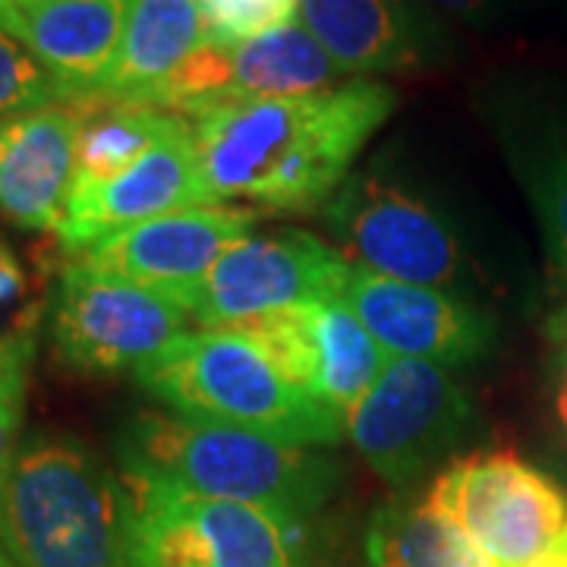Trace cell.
Instances as JSON below:
<instances>
[{
	"label": "cell",
	"instance_id": "obj_1",
	"mask_svg": "<svg viewBox=\"0 0 567 567\" xmlns=\"http://www.w3.org/2000/svg\"><path fill=\"white\" fill-rule=\"evenodd\" d=\"M394 107L388 82L350 80L312 95L203 104L183 117L212 203L312 212L334 199Z\"/></svg>",
	"mask_w": 567,
	"mask_h": 567
},
{
	"label": "cell",
	"instance_id": "obj_2",
	"mask_svg": "<svg viewBox=\"0 0 567 567\" xmlns=\"http://www.w3.org/2000/svg\"><path fill=\"white\" fill-rule=\"evenodd\" d=\"M123 483L265 507L290 524L338 492L341 466L324 451L186 416L140 413L117 439Z\"/></svg>",
	"mask_w": 567,
	"mask_h": 567
},
{
	"label": "cell",
	"instance_id": "obj_3",
	"mask_svg": "<svg viewBox=\"0 0 567 567\" xmlns=\"http://www.w3.org/2000/svg\"><path fill=\"white\" fill-rule=\"evenodd\" d=\"M0 546L17 567H133V498L80 439H25L0 483Z\"/></svg>",
	"mask_w": 567,
	"mask_h": 567
},
{
	"label": "cell",
	"instance_id": "obj_4",
	"mask_svg": "<svg viewBox=\"0 0 567 567\" xmlns=\"http://www.w3.org/2000/svg\"><path fill=\"white\" fill-rule=\"evenodd\" d=\"M136 379L186 420L234 425L297 447L338 445L347 435L341 413L290 382L275 357L237 328L186 331L142 363Z\"/></svg>",
	"mask_w": 567,
	"mask_h": 567
},
{
	"label": "cell",
	"instance_id": "obj_5",
	"mask_svg": "<svg viewBox=\"0 0 567 567\" xmlns=\"http://www.w3.org/2000/svg\"><path fill=\"white\" fill-rule=\"evenodd\" d=\"M334 249L382 278L470 297L476 252L457 208L391 162L353 171L324 205Z\"/></svg>",
	"mask_w": 567,
	"mask_h": 567
},
{
	"label": "cell",
	"instance_id": "obj_6",
	"mask_svg": "<svg viewBox=\"0 0 567 567\" xmlns=\"http://www.w3.org/2000/svg\"><path fill=\"white\" fill-rule=\"evenodd\" d=\"M476 406L464 385L435 363L391 357L375 385L347 416V435L391 486H410L464 445Z\"/></svg>",
	"mask_w": 567,
	"mask_h": 567
},
{
	"label": "cell",
	"instance_id": "obj_7",
	"mask_svg": "<svg viewBox=\"0 0 567 567\" xmlns=\"http://www.w3.org/2000/svg\"><path fill=\"white\" fill-rule=\"evenodd\" d=\"M425 498L498 567H527L567 533L565 488L514 451L454 461Z\"/></svg>",
	"mask_w": 567,
	"mask_h": 567
},
{
	"label": "cell",
	"instance_id": "obj_8",
	"mask_svg": "<svg viewBox=\"0 0 567 567\" xmlns=\"http://www.w3.org/2000/svg\"><path fill=\"white\" fill-rule=\"evenodd\" d=\"M133 567H306L297 524L265 507L130 486Z\"/></svg>",
	"mask_w": 567,
	"mask_h": 567
},
{
	"label": "cell",
	"instance_id": "obj_9",
	"mask_svg": "<svg viewBox=\"0 0 567 567\" xmlns=\"http://www.w3.org/2000/svg\"><path fill=\"white\" fill-rule=\"evenodd\" d=\"M350 268L328 240L300 227L249 234L189 290L186 309L199 328H237L341 297Z\"/></svg>",
	"mask_w": 567,
	"mask_h": 567
},
{
	"label": "cell",
	"instance_id": "obj_10",
	"mask_svg": "<svg viewBox=\"0 0 567 567\" xmlns=\"http://www.w3.org/2000/svg\"><path fill=\"white\" fill-rule=\"evenodd\" d=\"M181 297L66 262L51 297L58 360L80 372L140 369L189 328Z\"/></svg>",
	"mask_w": 567,
	"mask_h": 567
},
{
	"label": "cell",
	"instance_id": "obj_11",
	"mask_svg": "<svg viewBox=\"0 0 567 567\" xmlns=\"http://www.w3.org/2000/svg\"><path fill=\"white\" fill-rule=\"evenodd\" d=\"M480 111L527 196L548 271L567 290V85L543 73H505L483 89Z\"/></svg>",
	"mask_w": 567,
	"mask_h": 567
},
{
	"label": "cell",
	"instance_id": "obj_12",
	"mask_svg": "<svg viewBox=\"0 0 567 567\" xmlns=\"http://www.w3.org/2000/svg\"><path fill=\"white\" fill-rule=\"evenodd\" d=\"M300 22L344 76L432 73L461 58L451 20L423 0H300Z\"/></svg>",
	"mask_w": 567,
	"mask_h": 567
},
{
	"label": "cell",
	"instance_id": "obj_13",
	"mask_svg": "<svg viewBox=\"0 0 567 567\" xmlns=\"http://www.w3.org/2000/svg\"><path fill=\"white\" fill-rule=\"evenodd\" d=\"M341 297L388 357L464 369L486 360L498 341L495 316L470 297L382 278L360 265L350 268Z\"/></svg>",
	"mask_w": 567,
	"mask_h": 567
},
{
	"label": "cell",
	"instance_id": "obj_14",
	"mask_svg": "<svg viewBox=\"0 0 567 567\" xmlns=\"http://www.w3.org/2000/svg\"><path fill=\"white\" fill-rule=\"evenodd\" d=\"M341 70L312 39L300 17L275 32L240 44H212L183 63L162 92V111L186 114L193 107L237 99H290L341 85Z\"/></svg>",
	"mask_w": 567,
	"mask_h": 567
},
{
	"label": "cell",
	"instance_id": "obj_15",
	"mask_svg": "<svg viewBox=\"0 0 567 567\" xmlns=\"http://www.w3.org/2000/svg\"><path fill=\"white\" fill-rule=\"evenodd\" d=\"M237 331L256 338L290 382L344 420L391 360L344 297L275 312Z\"/></svg>",
	"mask_w": 567,
	"mask_h": 567
},
{
	"label": "cell",
	"instance_id": "obj_16",
	"mask_svg": "<svg viewBox=\"0 0 567 567\" xmlns=\"http://www.w3.org/2000/svg\"><path fill=\"white\" fill-rule=\"evenodd\" d=\"M259 224L256 208L237 205H199L162 218L117 230L95 246L70 256L95 275L152 287L186 303L189 290L203 281L208 268L221 259L237 240L252 234Z\"/></svg>",
	"mask_w": 567,
	"mask_h": 567
},
{
	"label": "cell",
	"instance_id": "obj_17",
	"mask_svg": "<svg viewBox=\"0 0 567 567\" xmlns=\"http://www.w3.org/2000/svg\"><path fill=\"white\" fill-rule=\"evenodd\" d=\"M199 205L215 203L205 189L189 121L183 117L162 142H155L140 162L130 164L114 181L73 189L58 240L66 256H76L117 230Z\"/></svg>",
	"mask_w": 567,
	"mask_h": 567
},
{
	"label": "cell",
	"instance_id": "obj_18",
	"mask_svg": "<svg viewBox=\"0 0 567 567\" xmlns=\"http://www.w3.org/2000/svg\"><path fill=\"white\" fill-rule=\"evenodd\" d=\"M80 104L0 123V215L25 230H61L76 177Z\"/></svg>",
	"mask_w": 567,
	"mask_h": 567
},
{
	"label": "cell",
	"instance_id": "obj_19",
	"mask_svg": "<svg viewBox=\"0 0 567 567\" xmlns=\"http://www.w3.org/2000/svg\"><path fill=\"white\" fill-rule=\"evenodd\" d=\"M140 0H35L20 7L25 44L73 95L95 99L121 54Z\"/></svg>",
	"mask_w": 567,
	"mask_h": 567
},
{
	"label": "cell",
	"instance_id": "obj_20",
	"mask_svg": "<svg viewBox=\"0 0 567 567\" xmlns=\"http://www.w3.org/2000/svg\"><path fill=\"white\" fill-rule=\"evenodd\" d=\"M205 41L199 0H140L114 70L95 99L158 107L167 82Z\"/></svg>",
	"mask_w": 567,
	"mask_h": 567
},
{
	"label": "cell",
	"instance_id": "obj_21",
	"mask_svg": "<svg viewBox=\"0 0 567 567\" xmlns=\"http://www.w3.org/2000/svg\"><path fill=\"white\" fill-rule=\"evenodd\" d=\"M369 567H498L464 529L420 495H398L375 507L365 527Z\"/></svg>",
	"mask_w": 567,
	"mask_h": 567
},
{
	"label": "cell",
	"instance_id": "obj_22",
	"mask_svg": "<svg viewBox=\"0 0 567 567\" xmlns=\"http://www.w3.org/2000/svg\"><path fill=\"white\" fill-rule=\"evenodd\" d=\"M76 104H80L82 123L73 189H89L114 181L183 121L174 111L148 107V104L107 102V99H85Z\"/></svg>",
	"mask_w": 567,
	"mask_h": 567
},
{
	"label": "cell",
	"instance_id": "obj_23",
	"mask_svg": "<svg viewBox=\"0 0 567 567\" xmlns=\"http://www.w3.org/2000/svg\"><path fill=\"white\" fill-rule=\"evenodd\" d=\"M51 104H73V95L29 44L0 32V123Z\"/></svg>",
	"mask_w": 567,
	"mask_h": 567
},
{
	"label": "cell",
	"instance_id": "obj_24",
	"mask_svg": "<svg viewBox=\"0 0 567 567\" xmlns=\"http://www.w3.org/2000/svg\"><path fill=\"white\" fill-rule=\"evenodd\" d=\"M48 297L10 246L0 240V350L39 341Z\"/></svg>",
	"mask_w": 567,
	"mask_h": 567
},
{
	"label": "cell",
	"instance_id": "obj_25",
	"mask_svg": "<svg viewBox=\"0 0 567 567\" xmlns=\"http://www.w3.org/2000/svg\"><path fill=\"white\" fill-rule=\"evenodd\" d=\"M212 44H240L300 17V0H199Z\"/></svg>",
	"mask_w": 567,
	"mask_h": 567
},
{
	"label": "cell",
	"instance_id": "obj_26",
	"mask_svg": "<svg viewBox=\"0 0 567 567\" xmlns=\"http://www.w3.org/2000/svg\"><path fill=\"white\" fill-rule=\"evenodd\" d=\"M35 347L39 341L0 350V483L22 445V406H25V388H29Z\"/></svg>",
	"mask_w": 567,
	"mask_h": 567
},
{
	"label": "cell",
	"instance_id": "obj_27",
	"mask_svg": "<svg viewBox=\"0 0 567 567\" xmlns=\"http://www.w3.org/2000/svg\"><path fill=\"white\" fill-rule=\"evenodd\" d=\"M423 3L470 29H495L511 20L524 0H423Z\"/></svg>",
	"mask_w": 567,
	"mask_h": 567
},
{
	"label": "cell",
	"instance_id": "obj_28",
	"mask_svg": "<svg viewBox=\"0 0 567 567\" xmlns=\"http://www.w3.org/2000/svg\"><path fill=\"white\" fill-rule=\"evenodd\" d=\"M548 410L567 442V347H555L548 363Z\"/></svg>",
	"mask_w": 567,
	"mask_h": 567
},
{
	"label": "cell",
	"instance_id": "obj_29",
	"mask_svg": "<svg viewBox=\"0 0 567 567\" xmlns=\"http://www.w3.org/2000/svg\"><path fill=\"white\" fill-rule=\"evenodd\" d=\"M0 32L13 35L25 44V20H22V10L13 0H0Z\"/></svg>",
	"mask_w": 567,
	"mask_h": 567
},
{
	"label": "cell",
	"instance_id": "obj_30",
	"mask_svg": "<svg viewBox=\"0 0 567 567\" xmlns=\"http://www.w3.org/2000/svg\"><path fill=\"white\" fill-rule=\"evenodd\" d=\"M546 334H548V341H551L555 347H567V290H565V300H561L558 309L548 316Z\"/></svg>",
	"mask_w": 567,
	"mask_h": 567
},
{
	"label": "cell",
	"instance_id": "obj_31",
	"mask_svg": "<svg viewBox=\"0 0 567 567\" xmlns=\"http://www.w3.org/2000/svg\"><path fill=\"white\" fill-rule=\"evenodd\" d=\"M527 567H567V533L555 546L546 548L536 561H529Z\"/></svg>",
	"mask_w": 567,
	"mask_h": 567
},
{
	"label": "cell",
	"instance_id": "obj_32",
	"mask_svg": "<svg viewBox=\"0 0 567 567\" xmlns=\"http://www.w3.org/2000/svg\"><path fill=\"white\" fill-rule=\"evenodd\" d=\"M0 567H17V561L3 551V546H0Z\"/></svg>",
	"mask_w": 567,
	"mask_h": 567
},
{
	"label": "cell",
	"instance_id": "obj_33",
	"mask_svg": "<svg viewBox=\"0 0 567 567\" xmlns=\"http://www.w3.org/2000/svg\"><path fill=\"white\" fill-rule=\"evenodd\" d=\"M17 7H29V3H35V0H13Z\"/></svg>",
	"mask_w": 567,
	"mask_h": 567
}]
</instances>
